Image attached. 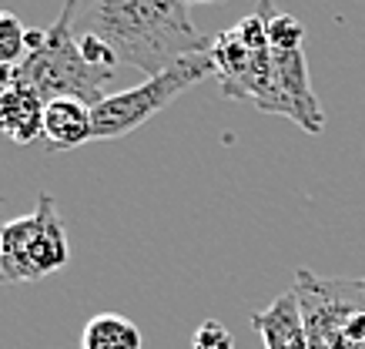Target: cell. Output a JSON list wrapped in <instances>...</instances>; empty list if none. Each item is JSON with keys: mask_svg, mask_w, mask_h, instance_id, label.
<instances>
[{"mask_svg": "<svg viewBox=\"0 0 365 349\" xmlns=\"http://www.w3.org/2000/svg\"><path fill=\"white\" fill-rule=\"evenodd\" d=\"M258 11L265 14L268 47H272V51H302V44H305V27H302L299 17L278 11L272 0H262Z\"/></svg>", "mask_w": 365, "mask_h": 349, "instance_id": "cell-11", "label": "cell"}, {"mask_svg": "<svg viewBox=\"0 0 365 349\" xmlns=\"http://www.w3.org/2000/svg\"><path fill=\"white\" fill-rule=\"evenodd\" d=\"M74 14H78V0H67L57 21L44 27V44L24 54V61L17 64V84L31 88L37 98H44V104L57 98H74L94 108L108 98V81H114V74L91 68L84 61L74 31Z\"/></svg>", "mask_w": 365, "mask_h": 349, "instance_id": "cell-2", "label": "cell"}, {"mask_svg": "<svg viewBox=\"0 0 365 349\" xmlns=\"http://www.w3.org/2000/svg\"><path fill=\"white\" fill-rule=\"evenodd\" d=\"M292 289L302 303L309 349H365V275H319L295 269Z\"/></svg>", "mask_w": 365, "mask_h": 349, "instance_id": "cell-3", "label": "cell"}, {"mask_svg": "<svg viewBox=\"0 0 365 349\" xmlns=\"http://www.w3.org/2000/svg\"><path fill=\"white\" fill-rule=\"evenodd\" d=\"M272 68H275L272 91L255 111L285 114L299 128H305L309 135H322L325 114H322V104L315 98V91H312L305 51H272Z\"/></svg>", "mask_w": 365, "mask_h": 349, "instance_id": "cell-6", "label": "cell"}, {"mask_svg": "<svg viewBox=\"0 0 365 349\" xmlns=\"http://www.w3.org/2000/svg\"><path fill=\"white\" fill-rule=\"evenodd\" d=\"M215 78V61L211 54H188L168 71L155 74V78L141 81L138 88L114 91L101 104L91 108V121H94V141H114L138 131L141 124H148L158 111H165L168 104L181 98L188 88H195L198 81Z\"/></svg>", "mask_w": 365, "mask_h": 349, "instance_id": "cell-4", "label": "cell"}, {"mask_svg": "<svg viewBox=\"0 0 365 349\" xmlns=\"http://www.w3.org/2000/svg\"><path fill=\"white\" fill-rule=\"evenodd\" d=\"M27 27L11 11H0V64H21L27 54Z\"/></svg>", "mask_w": 365, "mask_h": 349, "instance_id": "cell-12", "label": "cell"}, {"mask_svg": "<svg viewBox=\"0 0 365 349\" xmlns=\"http://www.w3.org/2000/svg\"><path fill=\"white\" fill-rule=\"evenodd\" d=\"M17 88V64H0V94Z\"/></svg>", "mask_w": 365, "mask_h": 349, "instance_id": "cell-15", "label": "cell"}, {"mask_svg": "<svg viewBox=\"0 0 365 349\" xmlns=\"http://www.w3.org/2000/svg\"><path fill=\"white\" fill-rule=\"evenodd\" d=\"M78 44H81V54H84V61H88L91 68L114 74V68L121 64L118 54H114V47L108 44V41H101L98 34H78Z\"/></svg>", "mask_w": 365, "mask_h": 349, "instance_id": "cell-13", "label": "cell"}, {"mask_svg": "<svg viewBox=\"0 0 365 349\" xmlns=\"http://www.w3.org/2000/svg\"><path fill=\"white\" fill-rule=\"evenodd\" d=\"M71 246L54 195H37L31 215L0 222V282H37L67 269Z\"/></svg>", "mask_w": 365, "mask_h": 349, "instance_id": "cell-5", "label": "cell"}, {"mask_svg": "<svg viewBox=\"0 0 365 349\" xmlns=\"http://www.w3.org/2000/svg\"><path fill=\"white\" fill-rule=\"evenodd\" d=\"M44 98H37L31 88H17L0 94V135L14 145H31L44 135Z\"/></svg>", "mask_w": 365, "mask_h": 349, "instance_id": "cell-9", "label": "cell"}, {"mask_svg": "<svg viewBox=\"0 0 365 349\" xmlns=\"http://www.w3.org/2000/svg\"><path fill=\"white\" fill-rule=\"evenodd\" d=\"M81 349H144V336L138 323L121 313H98L88 319Z\"/></svg>", "mask_w": 365, "mask_h": 349, "instance_id": "cell-10", "label": "cell"}, {"mask_svg": "<svg viewBox=\"0 0 365 349\" xmlns=\"http://www.w3.org/2000/svg\"><path fill=\"white\" fill-rule=\"evenodd\" d=\"M191 349H235V336L218 319H205L191 336Z\"/></svg>", "mask_w": 365, "mask_h": 349, "instance_id": "cell-14", "label": "cell"}, {"mask_svg": "<svg viewBox=\"0 0 365 349\" xmlns=\"http://www.w3.org/2000/svg\"><path fill=\"white\" fill-rule=\"evenodd\" d=\"M81 34H98L114 47L121 64L155 78L188 54H208L211 37L201 34L178 0H94L81 21Z\"/></svg>", "mask_w": 365, "mask_h": 349, "instance_id": "cell-1", "label": "cell"}, {"mask_svg": "<svg viewBox=\"0 0 365 349\" xmlns=\"http://www.w3.org/2000/svg\"><path fill=\"white\" fill-rule=\"evenodd\" d=\"M252 329L265 349H309V329L295 289L282 293L262 313H252Z\"/></svg>", "mask_w": 365, "mask_h": 349, "instance_id": "cell-7", "label": "cell"}, {"mask_svg": "<svg viewBox=\"0 0 365 349\" xmlns=\"http://www.w3.org/2000/svg\"><path fill=\"white\" fill-rule=\"evenodd\" d=\"M178 4H185V7H188V4H218V0H178Z\"/></svg>", "mask_w": 365, "mask_h": 349, "instance_id": "cell-16", "label": "cell"}, {"mask_svg": "<svg viewBox=\"0 0 365 349\" xmlns=\"http://www.w3.org/2000/svg\"><path fill=\"white\" fill-rule=\"evenodd\" d=\"M44 151H71L94 141V121H91V108L74 98H57L47 101L44 108Z\"/></svg>", "mask_w": 365, "mask_h": 349, "instance_id": "cell-8", "label": "cell"}]
</instances>
